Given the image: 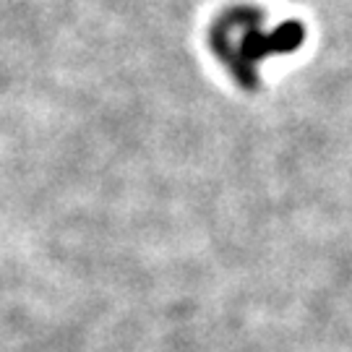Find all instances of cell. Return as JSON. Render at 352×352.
<instances>
[{
  "instance_id": "cell-1",
  "label": "cell",
  "mask_w": 352,
  "mask_h": 352,
  "mask_svg": "<svg viewBox=\"0 0 352 352\" xmlns=\"http://www.w3.org/2000/svg\"><path fill=\"white\" fill-rule=\"evenodd\" d=\"M264 21V13L251 19L243 26V39L238 47L232 45H222V42H209L212 52L219 58V63L227 68V74L232 76L243 89L258 87V74H256V63L264 60L269 55H287L295 52L305 42V29L300 21H285L279 24L274 32L264 34L258 26Z\"/></svg>"
}]
</instances>
